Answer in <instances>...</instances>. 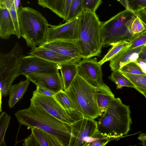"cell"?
<instances>
[{"label": "cell", "instance_id": "cell-1", "mask_svg": "<svg viewBox=\"0 0 146 146\" xmlns=\"http://www.w3.org/2000/svg\"><path fill=\"white\" fill-rule=\"evenodd\" d=\"M18 122L30 129L36 127L56 137L64 146H68L71 136L68 125L63 123L44 110L30 105L15 113Z\"/></svg>", "mask_w": 146, "mask_h": 146}, {"label": "cell", "instance_id": "cell-2", "mask_svg": "<svg viewBox=\"0 0 146 146\" xmlns=\"http://www.w3.org/2000/svg\"><path fill=\"white\" fill-rule=\"evenodd\" d=\"M130 114L129 106L123 104L120 98H115L96 121L98 133L111 141L119 139L130 130Z\"/></svg>", "mask_w": 146, "mask_h": 146}, {"label": "cell", "instance_id": "cell-3", "mask_svg": "<svg viewBox=\"0 0 146 146\" xmlns=\"http://www.w3.org/2000/svg\"><path fill=\"white\" fill-rule=\"evenodd\" d=\"M79 17V32L76 42L82 58L99 56L103 44L102 23L95 13L84 11Z\"/></svg>", "mask_w": 146, "mask_h": 146}, {"label": "cell", "instance_id": "cell-4", "mask_svg": "<svg viewBox=\"0 0 146 146\" xmlns=\"http://www.w3.org/2000/svg\"><path fill=\"white\" fill-rule=\"evenodd\" d=\"M18 17L21 36L33 48L46 41L49 24L38 11L29 7H19Z\"/></svg>", "mask_w": 146, "mask_h": 146}, {"label": "cell", "instance_id": "cell-5", "mask_svg": "<svg viewBox=\"0 0 146 146\" xmlns=\"http://www.w3.org/2000/svg\"><path fill=\"white\" fill-rule=\"evenodd\" d=\"M95 88L77 74L65 91L75 110L84 117L95 119L100 116L95 96Z\"/></svg>", "mask_w": 146, "mask_h": 146}, {"label": "cell", "instance_id": "cell-6", "mask_svg": "<svg viewBox=\"0 0 146 146\" xmlns=\"http://www.w3.org/2000/svg\"><path fill=\"white\" fill-rule=\"evenodd\" d=\"M137 16L127 9L108 20L102 23L103 46L107 47L122 41H129L133 37L132 23Z\"/></svg>", "mask_w": 146, "mask_h": 146}, {"label": "cell", "instance_id": "cell-7", "mask_svg": "<svg viewBox=\"0 0 146 146\" xmlns=\"http://www.w3.org/2000/svg\"><path fill=\"white\" fill-rule=\"evenodd\" d=\"M24 56L23 49L17 42L10 52L5 54L0 53L1 96L5 97L9 94L13 82L20 75V63Z\"/></svg>", "mask_w": 146, "mask_h": 146}, {"label": "cell", "instance_id": "cell-8", "mask_svg": "<svg viewBox=\"0 0 146 146\" xmlns=\"http://www.w3.org/2000/svg\"><path fill=\"white\" fill-rule=\"evenodd\" d=\"M30 105L42 109L64 123L71 124L84 116L76 110L63 108L53 97L48 96L33 92Z\"/></svg>", "mask_w": 146, "mask_h": 146}, {"label": "cell", "instance_id": "cell-9", "mask_svg": "<svg viewBox=\"0 0 146 146\" xmlns=\"http://www.w3.org/2000/svg\"><path fill=\"white\" fill-rule=\"evenodd\" d=\"M68 125L71 136L68 146H88L99 134L96 121L94 119L84 117Z\"/></svg>", "mask_w": 146, "mask_h": 146}, {"label": "cell", "instance_id": "cell-10", "mask_svg": "<svg viewBox=\"0 0 146 146\" xmlns=\"http://www.w3.org/2000/svg\"><path fill=\"white\" fill-rule=\"evenodd\" d=\"M46 41L64 40L76 42L78 39L80 25L79 16L64 24L57 25L49 24Z\"/></svg>", "mask_w": 146, "mask_h": 146}, {"label": "cell", "instance_id": "cell-11", "mask_svg": "<svg viewBox=\"0 0 146 146\" xmlns=\"http://www.w3.org/2000/svg\"><path fill=\"white\" fill-rule=\"evenodd\" d=\"M101 66L96 58L83 59L77 64V74L93 87H100L104 84Z\"/></svg>", "mask_w": 146, "mask_h": 146}, {"label": "cell", "instance_id": "cell-12", "mask_svg": "<svg viewBox=\"0 0 146 146\" xmlns=\"http://www.w3.org/2000/svg\"><path fill=\"white\" fill-rule=\"evenodd\" d=\"M60 65L32 55L25 56L20 63V74L29 72L55 74L59 72Z\"/></svg>", "mask_w": 146, "mask_h": 146}, {"label": "cell", "instance_id": "cell-13", "mask_svg": "<svg viewBox=\"0 0 146 146\" xmlns=\"http://www.w3.org/2000/svg\"><path fill=\"white\" fill-rule=\"evenodd\" d=\"M23 75L36 86L47 89L56 93L63 90L61 76L59 72L55 74L29 72Z\"/></svg>", "mask_w": 146, "mask_h": 146}, {"label": "cell", "instance_id": "cell-14", "mask_svg": "<svg viewBox=\"0 0 146 146\" xmlns=\"http://www.w3.org/2000/svg\"><path fill=\"white\" fill-rule=\"evenodd\" d=\"M38 46L54 51L60 54L81 60V53L76 41L69 40H56L45 41Z\"/></svg>", "mask_w": 146, "mask_h": 146}, {"label": "cell", "instance_id": "cell-15", "mask_svg": "<svg viewBox=\"0 0 146 146\" xmlns=\"http://www.w3.org/2000/svg\"><path fill=\"white\" fill-rule=\"evenodd\" d=\"M145 45L132 49L128 47L116 56L110 60L109 65L111 70L112 72L118 71L126 64L136 61Z\"/></svg>", "mask_w": 146, "mask_h": 146}, {"label": "cell", "instance_id": "cell-16", "mask_svg": "<svg viewBox=\"0 0 146 146\" xmlns=\"http://www.w3.org/2000/svg\"><path fill=\"white\" fill-rule=\"evenodd\" d=\"M28 54L59 64L68 62L78 63L80 60L65 56L53 50L39 46L32 48Z\"/></svg>", "mask_w": 146, "mask_h": 146}, {"label": "cell", "instance_id": "cell-17", "mask_svg": "<svg viewBox=\"0 0 146 146\" xmlns=\"http://www.w3.org/2000/svg\"><path fill=\"white\" fill-rule=\"evenodd\" d=\"M14 23L9 10L0 6V37L2 39H8L12 35H16Z\"/></svg>", "mask_w": 146, "mask_h": 146}, {"label": "cell", "instance_id": "cell-18", "mask_svg": "<svg viewBox=\"0 0 146 146\" xmlns=\"http://www.w3.org/2000/svg\"><path fill=\"white\" fill-rule=\"evenodd\" d=\"M95 96L101 116L115 98L114 95L109 87L104 83L101 86L96 88Z\"/></svg>", "mask_w": 146, "mask_h": 146}, {"label": "cell", "instance_id": "cell-19", "mask_svg": "<svg viewBox=\"0 0 146 146\" xmlns=\"http://www.w3.org/2000/svg\"><path fill=\"white\" fill-rule=\"evenodd\" d=\"M30 82L26 79L12 86L9 94L8 105L9 108L13 107L18 102L22 99L24 94L27 90Z\"/></svg>", "mask_w": 146, "mask_h": 146}, {"label": "cell", "instance_id": "cell-20", "mask_svg": "<svg viewBox=\"0 0 146 146\" xmlns=\"http://www.w3.org/2000/svg\"><path fill=\"white\" fill-rule=\"evenodd\" d=\"M77 63L68 62L59 64L64 91L68 88L77 74Z\"/></svg>", "mask_w": 146, "mask_h": 146}, {"label": "cell", "instance_id": "cell-21", "mask_svg": "<svg viewBox=\"0 0 146 146\" xmlns=\"http://www.w3.org/2000/svg\"><path fill=\"white\" fill-rule=\"evenodd\" d=\"M66 0H38V4L47 8L59 17L64 19Z\"/></svg>", "mask_w": 146, "mask_h": 146}, {"label": "cell", "instance_id": "cell-22", "mask_svg": "<svg viewBox=\"0 0 146 146\" xmlns=\"http://www.w3.org/2000/svg\"><path fill=\"white\" fill-rule=\"evenodd\" d=\"M129 41H122L113 44L111 48L99 62L102 65L105 62L110 61L119 53L125 50L131 45Z\"/></svg>", "mask_w": 146, "mask_h": 146}, {"label": "cell", "instance_id": "cell-23", "mask_svg": "<svg viewBox=\"0 0 146 146\" xmlns=\"http://www.w3.org/2000/svg\"><path fill=\"white\" fill-rule=\"evenodd\" d=\"M15 0H0V6L5 7L9 11L12 17L18 38L21 37L18 17V10L15 6Z\"/></svg>", "mask_w": 146, "mask_h": 146}, {"label": "cell", "instance_id": "cell-24", "mask_svg": "<svg viewBox=\"0 0 146 146\" xmlns=\"http://www.w3.org/2000/svg\"><path fill=\"white\" fill-rule=\"evenodd\" d=\"M121 73L130 80L135 86V89L140 93H146V75Z\"/></svg>", "mask_w": 146, "mask_h": 146}, {"label": "cell", "instance_id": "cell-25", "mask_svg": "<svg viewBox=\"0 0 146 146\" xmlns=\"http://www.w3.org/2000/svg\"><path fill=\"white\" fill-rule=\"evenodd\" d=\"M108 78L115 84L117 89H121L124 86L135 88V86L130 80L119 71H113Z\"/></svg>", "mask_w": 146, "mask_h": 146}, {"label": "cell", "instance_id": "cell-26", "mask_svg": "<svg viewBox=\"0 0 146 146\" xmlns=\"http://www.w3.org/2000/svg\"><path fill=\"white\" fill-rule=\"evenodd\" d=\"M54 98L64 108L67 110H75L74 106L66 92L63 90L56 93Z\"/></svg>", "mask_w": 146, "mask_h": 146}, {"label": "cell", "instance_id": "cell-27", "mask_svg": "<svg viewBox=\"0 0 146 146\" xmlns=\"http://www.w3.org/2000/svg\"><path fill=\"white\" fill-rule=\"evenodd\" d=\"M83 11L82 0H72L66 21H70L80 16Z\"/></svg>", "mask_w": 146, "mask_h": 146}, {"label": "cell", "instance_id": "cell-28", "mask_svg": "<svg viewBox=\"0 0 146 146\" xmlns=\"http://www.w3.org/2000/svg\"><path fill=\"white\" fill-rule=\"evenodd\" d=\"M119 2L126 9L133 13L146 8V0H123Z\"/></svg>", "mask_w": 146, "mask_h": 146}, {"label": "cell", "instance_id": "cell-29", "mask_svg": "<svg viewBox=\"0 0 146 146\" xmlns=\"http://www.w3.org/2000/svg\"><path fill=\"white\" fill-rule=\"evenodd\" d=\"M11 117L6 113L2 112L0 115V146H6L5 136L9 126Z\"/></svg>", "mask_w": 146, "mask_h": 146}, {"label": "cell", "instance_id": "cell-30", "mask_svg": "<svg viewBox=\"0 0 146 146\" xmlns=\"http://www.w3.org/2000/svg\"><path fill=\"white\" fill-rule=\"evenodd\" d=\"M118 71L121 73L146 75L136 62H130L126 64L119 69Z\"/></svg>", "mask_w": 146, "mask_h": 146}, {"label": "cell", "instance_id": "cell-31", "mask_svg": "<svg viewBox=\"0 0 146 146\" xmlns=\"http://www.w3.org/2000/svg\"><path fill=\"white\" fill-rule=\"evenodd\" d=\"M145 28V29L142 32L134 35L129 41L131 44L128 48H133L146 44V26Z\"/></svg>", "mask_w": 146, "mask_h": 146}, {"label": "cell", "instance_id": "cell-32", "mask_svg": "<svg viewBox=\"0 0 146 146\" xmlns=\"http://www.w3.org/2000/svg\"><path fill=\"white\" fill-rule=\"evenodd\" d=\"M31 129V133L40 146H49L46 132L36 127H33Z\"/></svg>", "mask_w": 146, "mask_h": 146}, {"label": "cell", "instance_id": "cell-33", "mask_svg": "<svg viewBox=\"0 0 146 146\" xmlns=\"http://www.w3.org/2000/svg\"><path fill=\"white\" fill-rule=\"evenodd\" d=\"M84 11L95 13L102 0H82Z\"/></svg>", "mask_w": 146, "mask_h": 146}, {"label": "cell", "instance_id": "cell-34", "mask_svg": "<svg viewBox=\"0 0 146 146\" xmlns=\"http://www.w3.org/2000/svg\"><path fill=\"white\" fill-rule=\"evenodd\" d=\"M146 29L142 21L137 16L133 21L131 25V30L133 35L140 33Z\"/></svg>", "mask_w": 146, "mask_h": 146}, {"label": "cell", "instance_id": "cell-35", "mask_svg": "<svg viewBox=\"0 0 146 146\" xmlns=\"http://www.w3.org/2000/svg\"><path fill=\"white\" fill-rule=\"evenodd\" d=\"M111 141L110 138L104 136L99 133L97 137L89 144L88 146H105Z\"/></svg>", "mask_w": 146, "mask_h": 146}, {"label": "cell", "instance_id": "cell-36", "mask_svg": "<svg viewBox=\"0 0 146 146\" xmlns=\"http://www.w3.org/2000/svg\"><path fill=\"white\" fill-rule=\"evenodd\" d=\"M46 134L49 146H64L56 137L47 133Z\"/></svg>", "mask_w": 146, "mask_h": 146}, {"label": "cell", "instance_id": "cell-37", "mask_svg": "<svg viewBox=\"0 0 146 146\" xmlns=\"http://www.w3.org/2000/svg\"><path fill=\"white\" fill-rule=\"evenodd\" d=\"M23 141V146H40L32 133L30 136L25 139Z\"/></svg>", "mask_w": 146, "mask_h": 146}, {"label": "cell", "instance_id": "cell-38", "mask_svg": "<svg viewBox=\"0 0 146 146\" xmlns=\"http://www.w3.org/2000/svg\"><path fill=\"white\" fill-rule=\"evenodd\" d=\"M35 91L38 93L50 97H54L56 94L49 90L39 86H36V89Z\"/></svg>", "mask_w": 146, "mask_h": 146}, {"label": "cell", "instance_id": "cell-39", "mask_svg": "<svg viewBox=\"0 0 146 146\" xmlns=\"http://www.w3.org/2000/svg\"><path fill=\"white\" fill-rule=\"evenodd\" d=\"M138 17L146 26V12L144 9L134 13Z\"/></svg>", "mask_w": 146, "mask_h": 146}, {"label": "cell", "instance_id": "cell-40", "mask_svg": "<svg viewBox=\"0 0 146 146\" xmlns=\"http://www.w3.org/2000/svg\"><path fill=\"white\" fill-rule=\"evenodd\" d=\"M72 0H66L64 10V19L63 20L64 21H66L67 19Z\"/></svg>", "mask_w": 146, "mask_h": 146}, {"label": "cell", "instance_id": "cell-41", "mask_svg": "<svg viewBox=\"0 0 146 146\" xmlns=\"http://www.w3.org/2000/svg\"><path fill=\"white\" fill-rule=\"evenodd\" d=\"M138 60L146 62V44L139 53Z\"/></svg>", "mask_w": 146, "mask_h": 146}, {"label": "cell", "instance_id": "cell-42", "mask_svg": "<svg viewBox=\"0 0 146 146\" xmlns=\"http://www.w3.org/2000/svg\"><path fill=\"white\" fill-rule=\"evenodd\" d=\"M135 62L140 67L143 72L146 74V62L139 60Z\"/></svg>", "mask_w": 146, "mask_h": 146}, {"label": "cell", "instance_id": "cell-43", "mask_svg": "<svg viewBox=\"0 0 146 146\" xmlns=\"http://www.w3.org/2000/svg\"><path fill=\"white\" fill-rule=\"evenodd\" d=\"M138 139L141 141L142 145L146 146V134L141 133L139 135Z\"/></svg>", "mask_w": 146, "mask_h": 146}, {"label": "cell", "instance_id": "cell-44", "mask_svg": "<svg viewBox=\"0 0 146 146\" xmlns=\"http://www.w3.org/2000/svg\"><path fill=\"white\" fill-rule=\"evenodd\" d=\"M141 93L143 94L146 98V93L141 92Z\"/></svg>", "mask_w": 146, "mask_h": 146}, {"label": "cell", "instance_id": "cell-45", "mask_svg": "<svg viewBox=\"0 0 146 146\" xmlns=\"http://www.w3.org/2000/svg\"><path fill=\"white\" fill-rule=\"evenodd\" d=\"M123 0H117V1H119V2L123 1Z\"/></svg>", "mask_w": 146, "mask_h": 146}, {"label": "cell", "instance_id": "cell-46", "mask_svg": "<svg viewBox=\"0 0 146 146\" xmlns=\"http://www.w3.org/2000/svg\"><path fill=\"white\" fill-rule=\"evenodd\" d=\"M144 10H145V11L146 12V8H145V9H144Z\"/></svg>", "mask_w": 146, "mask_h": 146}]
</instances>
